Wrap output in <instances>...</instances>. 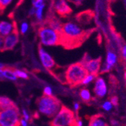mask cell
<instances>
[{
    "label": "cell",
    "instance_id": "6da1fadb",
    "mask_svg": "<svg viewBox=\"0 0 126 126\" xmlns=\"http://www.w3.org/2000/svg\"><path fill=\"white\" fill-rule=\"evenodd\" d=\"M61 44H78L85 37V32L79 25L74 22H67L63 24L61 30Z\"/></svg>",
    "mask_w": 126,
    "mask_h": 126
},
{
    "label": "cell",
    "instance_id": "7a4b0ae2",
    "mask_svg": "<svg viewBox=\"0 0 126 126\" xmlns=\"http://www.w3.org/2000/svg\"><path fill=\"white\" fill-rule=\"evenodd\" d=\"M36 105L39 113L48 118H53L62 107L60 101L52 95H43L39 98Z\"/></svg>",
    "mask_w": 126,
    "mask_h": 126
},
{
    "label": "cell",
    "instance_id": "3957f363",
    "mask_svg": "<svg viewBox=\"0 0 126 126\" xmlns=\"http://www.w3.org/2000/svg\"><path fill=\"white\" fill-rule=\"evenodd\" d=\"M38 35L40 43L47 47L57 46L61 44V33L49 27L48 25L42 26L38 29Z\"/></svg>",
    "mask_w": 126,
    "mask_h": 126
},
{
    "label": "cell",
    "instance_id": "277c9868",
    "mask_svg": "<svg viewBox=\"0 0 126 126\" xmlns=\"http://www.w3.org/2000/svg\"><path fill=\"white\" fill-rule=\"evenodd\" d=\"M88 74L82 62H77L70 65L65 73V79L68 84L74 86L80 85L82 81Z\"/></svg>",
    "mask_w": 126,
    "mask_h": 126
},
{
    "label": "cell",
    "instance_id": "5b68a950",
    "mask_svg": "<svg viewBox=\"0 0 126 126\" xmlns=\"http://www.w3.org/2000/svg\"><path fill=\"white\" fill-rule=\"evenodd\" d=\"M76 121L73 110L62 106L59 112L52 118L51 126H75Z\"/></svg>",
    "mask_w": 126,
    "mask_h": 126
},
{
    "label": "cell",
    "instance_id": "8992f818",
    "mask_svg": "<svg viewBox=\"0 0 126 126\" xmlns=\"http://www.w3.org/2000/svg\"><path fill=\"white\" fill-rule=\"evenodd\" d=\"M21 113L16 106L0 110V126H20Z\"/></svg>",
    "mask_w": 126,
    "mask_h": 126
},
{
    "label": "cell",
    "instance_id": "52a82bcc",
    "mask_svg": "<svg viewBox=\"0 0 126 126\" xmlns=\"http://www.w3.org/2000/svg\"><path fill=\"white\" fill-rule=\"evenodd\" d=\"M119 61V56L117 53L113 50H108L106 55L105 62L101 65V72L106 73L111 71L117 64Z\"/></svg>",
    "mask_w": 126,
    "mask_h": 126
},
{
    "label": "cell",
    "instance_id": "ba28073f",
    "mask_svg": "<svg viewBox=\"0 0 126 126\" xmlns=\"http://www.w3.org/2000/svg\"><path fill=\"white\" fill-rule=\"evenodd\" d=\"M108 92V87L105 79L102 77H96L94 80V93L95 96L100 98H104Z\"/></svg>",
    "mask_w": 126,
    "mask_h": 126
},
{
    "label": "cell",
    "instance_id": "9c48e42d",
    "mask_svg": "<svg viewBox=\"0 0 126 126\" xmlns=\"http://www.w3.org/2000/svg\"><path fill=\"white\" fill-rule=\"evenodd\" d=\"M87 72L96 75L101 72L102 62L101 59H88L82 62Z\"/></svg>",
    "mask_w": 126,
    "mask_h": 126
},
{
    "label": "cell",
    "instance_id": "30bf717a",
    "mask_svg": "<svg viewBox=\"0 0 126 126\" xmlns=\"http://www.w3.org/2000/svg\"><path fill=\"white\" fill-rule=\"evenodd\" d=\"M39 56L40 61L45 68L51 71L55 67L56 63L52 56L49 53H47L40 46L39 47Z\"/></svg>",
    "mask_w": 126,
    "mask_h": 126
},
{
    "label": "cell",
    "instance_id": "8fae6325",
    "mask_svg": "<svg viewBox=\"0 0 126 126\" xmlns=\"http://www.w3.org/2000/svg\"><path fill=\"white\" fill-rule=\"evenodd\" d=\"M54 10L60 17H67L72 12V9L68 4L67 0H55L54 3Z\"/></svg>",
    "mask_w": 126,
    "mask_h": 126
},
{
    "label": "cell",
    "instance_id": "7c38bea8",
    "mask_svg": "<svg viewBox=\"0 0 126 126\" xmlns=\"http://www.w3.org/2000/svg\"><path fill=\"white\" fill-rule=\"evenodd\" d=\"M19 41V32L15 26L11 32L5 37L4 41V50H10L14 48Z\"/></svg>",
    "mask_w": 126,
    "mask_h": 126
},
{
    "label": "cell",
    "instance_id": "4fadbf2b",
    "mask_svg": "<svg viewBox=\"0 0 126 126\" xmlns=\"http://www.w3.org/2000/svg\"><path fill=\"white\" fill-rule=\"evenodd\" d=\"M15 27V23L8 21H1L0 22V35L5 37L9 35L14 30Z\"/></svg>",
    "mask_w": 126,
    "mask_h": 126
},
{
    "label": "cell",
    "instance_id": "5bb4252c",
    "mask_svg": "<svg viewBox=\"0 0 126 126\" xmlns=\"http://www.w3.org/2000/svg\"><path fill=\"white\" fill-rule=\"evenodd\" d=\"M48 26L49 27H51V29H54L55 31L59 32H61L63 23H61V21L59 19L55 17L54 16H51V17H49Z\"/></svg>",
    "mask_w": 126,
    "mask_h": 126
},
{
    "label": "cell",
    "instance_id": "9a60e30c",
    "mask_svg": "<svg viewBox=\"0 0 126 126\" xmlns=\"http://www.w3.org/2000/svg\"><path fill=\"white\" fill-rule=\"evenodd\" d=\"M88 126H108V125L101 116H94L91 119Z\"/></svg>",
    "mask_w": 126,
    "mask_h": 126
},
{
    "label": "cell",
    "instance_id": "2e32d148",
    "mask_svg": "<svg viewBox=\"0 0 126 126\" xmlns=\"http://www.w3.org/2000/svg\"><path fill=\"white\" fill-rule=\"evenodd\" d=\"M2 77H3V78L8 79V80H12V81L16 80L18 79V77L14 73V71L11 68H7V67H5L2 69Z\"/></svg>",
    "mask_w": 126,
    "mask_h": 126
},
{
    "label": "cell",
    "instance_id": "e0dca14e",
    "mask_svg": "<svg viewBox=\"0 0 126 126\" xmlns=\"http://www.w3.org/2000/svg\"><path fill=\"white\" fill-rule=\"evenodd\" d=\"M13 106H14V104L9 98L0 96V110H4Z\"/></svg>",
    "mask_w": 126,
    "mask_h": 126
},
{
    "label": "cell",
    "instance_id": "ac0fdd59",
    "mask_svg": "<svg viewBox=\"0 0 126 126\" xmlns=\"http://www.w3.org/2000/svg\"><path fill=\"white\" fill-rule=\"evenodd\" d=\"M81 99L85 102H88L91 100V93L88 89H82L79 92Z\"/></svg>",
    "mask_w": 126,
    "mask_h": 126
},
{
    "label": "cell",
    "instance_id": "d6986e66",
    "mask_svg": "<svg viewBox=\"0 0 126 126\" xmlns=\"http://www.w3.org/2000/svg\"><path fill=\"white\" fill-rule=\"evenodd\" d=\"M96 77H97L96 75L88 73V74L85 75V77H84V79L82 80L81 84H82V85H84V86H87V85L91 83L93 81H94V80H95Z\"/></svg>",
    "mask_w": 126,
    "mask_h": 126
},
{
    "label": "cell",
    "instance_id": "ffe728a7",
    "mask_svg": "<svg viewBox=\"0 0 126 126\" xmlns=\"http://www.w3.org/2000/svg\"><path fill=\"white\" fill-rule=\"evenodd\" d=\"M14 71V74L16 75V77L18 78H21V79H25V80H26V79L29 78V75L28 74L24 71H22L21 69H17V68H15V69H13Z\"/></svg>",
    "mask_w": 126,
    "mask_h": 126
},
{
    "label": "cell",
    "instance_id": "44dd1931",
    "mask_svg": "<svg viewBox=\"0 0 126 126\" xmlns=\"http://www.w3.org/2000/svg\"><path fill=\"white\" fill-rule=\"evenodd\" d=\"M120 56L122 62L124 63V65L126 66V43L123 44L121 46L120 48Z\"/></svg>",
    "mask_w": 126,
    "mask_h": 126
},
{
    "label": "cell",
    "instance_id": "7402d4cb",
    "mask_svg": "<svg viewBox=\"0 0 126 126\" xmlns=\"http://www.w3.org/2000/svg\"><path fill=\"white\" fill-rule=\"evenodd\" d=\"M45 5H43V6H41V7H39V8H36L35 16H36V19L39 21H42V17H43V10L45 8Z\"/></svg>",
    "mask_w": 126,
    "mask_h": 126
},
{
    "label": "cell",
    "instance_id": "603a6c76",
    "mask_svg": "<svg viewBox=\"0 0 126 126\" xmlns=\"http://www.w3.org/2000/svg\"><path fill=\"white\" fill-rule=\"evenodd\" d=\"M12 2L13 0H0V11L5 9Z\"/></svg>",
    "mask_w": 126,
    "mask_h": 126
},
{
    "label": "cell",
    "instance_id": "cb8c5ba5",
    "mask_svg": "<svg viewBox=\"0 0 126 126\" xmlns=\"http://www.w3.org/2000/svg\"><path fill=\"white\" fill-rule=\"evenodd\" d=\"M113 107V105L110 101H106L102 104V108L105 110V111H110V110H112Z\"/></svg>",
    "mask_w": 126,
    "mask_h": 126
},
{
    "label": "cell",
    "instance_id": "d4e9b609",
    "mask_svg": "<svg viewBox=\"0 0 126 126\" xmlns=\"http://www.w3.org/2000/svg\"><path fill=\"white\" fill-rule=\"evenodd\" d=\"M21 116H22V118H24V119L27 120L28 122L29 121V119L31 118V116H30L29 113L27 111L26 109H22L21 113Z\"/></svg>",
    "mask_w": 126,
    "mask_h": 126
},
{
    "label": "cell",
    "instance_id": "484cf974",
    "mask_svg": "<svg viewBox=\"0 0 126 126\" xmlns=\"http://www.w3.org/2000/svg\"><path fill=\"white\" fill-rule=\"evenodd\" d=\"M28 29H29V25H28V23H27L26 22L22 23V24L21 25V33L22 35H24V34L26 32H27Z\"/></svg>",
    "mask_w": 126,
    "mask_h": 126
},
{
    "label": "cell",
    "instance_id": "4316f807",
    "mask_svg": "<svg viewBox=\"0 0 126 126\" xmlns=\"http://www.w3.org/2000/svg\"><path fill=\"white\" fill-rule=\"evenodd\" d=\"M43 92H44V95H47V96H51V95H52V93H53L52 89L50 86H45L44 88Z\"/></svg>",
    "mask_w": 126,
    "mask_h": 126
},
{
    "label": "cell",
    "instance_id": "83f0119b",
    "mask_svg": "<svg viewBox=\"0 0 126 126\" xmlns=\"http://www.w3.org/2000/svg\"><path fill=\"white\" fill-rule=\"evenodd\" d=\"M68 2H72L73 4L76 5H80L82 3L84 2L85 0H67Z\"/></svg>",
    "mask_w": 126,
    "mask_h": 126
},
{
    "label": "cell",
    "instance_id": "f1b7e54d",
    "mask_svg": "<svg viewBox=\"0 0 126 126\" xmlns=\"http://www.w3.org/2000/svg\"><path fill=\"white\" fill-rule=\"evenodd\" d=\"M119 3L121 5V9L126 12V0H119Z\"/></svg>",
    "mask_w": 126,
    "mask_h": 126
},
{
    "label": "cell",
    "instance_id": "f546056e",
    "mask_svg": "<svg viewBox=\"0 0 126 126\" xmlns=\"http://www.w3.org/2000/svg\"><path fill=\"white\" fill-rule=\"evenodd\" d=\"M4 41L5 37L0 35V51L4 50Z\"/></svg>",
    "mask_w": 126,
    "mask_h": 126
},
{
    "label": "cell",
    "instance_id": "4dcf8cb0",
    "mask_svg": "<svg viewBox=\"0 0 126 126\" xmlns=\"http://www.w3.org/2000/svg\"><path fill=\"white\" fill-rule=\"evenodd\" d=\"M20 126H28V121L24 119V118H21V119H20Z\"/></svg>",
    "mask_w": 126,
    "mask_h": 126
},
{
    "label": "cell",
    "instance_id": "1f68e13d",
    "mask_svg": "<svg viewBox=\"0 0 126 126\" xmlns=\"http://www.w3.org/2000/svg\"><path fill=\"white\" fill-rule=\"evenodd\" d=\"M80 108V104L79 103H78V102H75L74 104H73V109L75 111H78V110H79Z\"/></svg>",
    "mask_w": 126,
    "mask_h": 126
},
{
    "label": "cell",
    "instance_id": "d6a6232c",
    "mask_svg": "<svg viewBox=\"0 0 126 126\" xmlns=\"http://www.w3.org/2000/svg\"><path fill=\"white\" fill-rule=\"evenodd\" d=\"M110 101L112 102V104H113V105H117L118 104V98H117V97H113L111 99H110Z\"/></svg>",
    "mask_w": 126,
    "mask_h": 126
},
{
    "label": "cell",
    "instance_id": "836d02e7",
    "mask_svg": "<svg viewBox=\"0 0 126 126\" xmlns=\"http://www.w3.org/2000/svg\"><path fill=\"white\" fill-rule=\"evenodd\" d=\"M35 12H36V8L34 7H32V8H31L29 11V16H33L35 15Z\"/></svg>",
    "mask_w": 126,
    "mask_h": 126
},
{
    "label": "cell",
    "instance_id": "e575fe53",
    "mask_svg": "<svg viewBox=\"0 0 126 126\" xmlns=\"http://www.w3.org/2000/svg\"><path fill=\"white\" fill-rule=\"evenodd\" d=\"M75 126H83V123H82V120H77L76 121V124Z\"/></svg>",
    "mask_w": 126,
    "mask_h": 126
},
{
    "label": "cell",
    "instance_id": "d590c367",
    "mask_svg": "<svg viewBox=\"0 0 126 126\" xmlns=\"http://www.w3.org/2000/svg\"><path fill=\"white\" fill-rule=\"evenodd\" d=\"M111 125H113V126H118L119 125V122L116 120H112L111 121Z\"/></svg>",
    "mask_w": 126,
    "mask_h": 126
},
{
    "label": "cell",
    "instance_id": "8d00e7d4",
    "mask_svg": "<svg viewBox=\"0 0 126 126\" xmlns=\"http://www.w3.org/2000/svg\"><path fill=\"white\" fill-rule=\"evenodd\" d=\"M5 66L2 64V63H0V69H3Z\"/></svg>",
    "mask_w": 126,
    "mask_h": 126
},
{
    "label": "cell",
    "instance_id": "74e56055",
    "mask_svg": "<svg viewBox=\"0 0 126 126\" xmlns=\"http://www.w3.org/2000/svg\"><path fill=\"white\" fill-rule=\"evenodd\" d=\"M124 77H125V84H126V72L125 73V75H124Z\"/></svg>",
    "mask_w": 126,
    "mask_h": 126
}]
</instances>
